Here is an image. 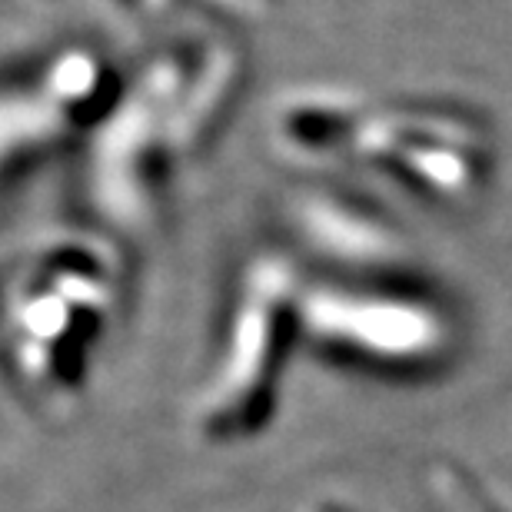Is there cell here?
Instances as JSON below:
<instances>
[{
	"label": "cell",
	"instance_id": "obj_1",
	"mask_svg": "<svg viewBox=\"0 0 512 512\" xmlns=\"http://www.w3.org/2000/svg\"><path fill=\"white\" fill-rule=\"evenodd\" d=\"M117 90L114 60L87 40L60 44L0 77V187L84 147Z\"/></svg>",
	"mask_w": 512,
	"mask_h": 512
},
{
	"label": "cell",
	"instance_id": "obj_2",
	"mask_svg": "<svg viewBox=\"0 0 512 512\" xmlns=\"http://www.w3.org/2000/svg\"><path fill=\"white\" fill-rule=\"evenodd\" d=\"M107 4H110V7H130L133 0H107Z\"/></svg>",
	"mask_w": 512,
	"mask_h": 512
},
{
	"label": "cell",
	"instance_id": "obj_3",
	"mask_svg": "<svg viewBox=\"0 0 512 512\" xmlns=\"http://www.w3.org/2000/svg\"><path fill=\"white\" fill-rule=\"evenodd\" d=\"M27 4H34V7H50L54 0H27Z\"/></svg>",
	"mask_w": 512,
	"mask_h": 512
}]
</instances>
